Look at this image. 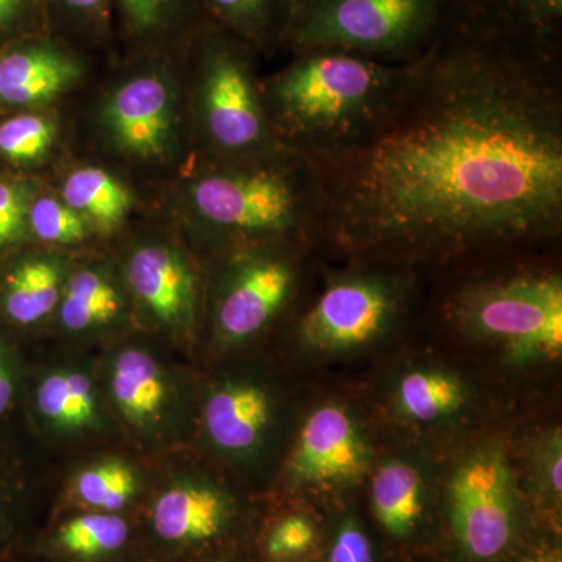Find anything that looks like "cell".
<instances>
[{
    "mask_svg": "<svg viewBox=\"0 0 562 562\" xmlns=\"http://www.w3.org/2000/svg\"><path fill=\"white\" fill-rule=\"evenodd\" d=\"M317 241L408 262L550 243L562 232L561 46L450 24L380 120L306 158Z\"/></svg>",
    "mask_w": 562,
    "mask_h": 562,
    "instance_id": "1",
    "label": "cell"
},
{
    "mask_svg": "<svg viewBox=\"0 0 562 562\" xmlns=\"http://www.w3.org/2000/svg\"><path fill=\"white\" fill-rule=\"evenodd\" d=\"M408 63L341 50L295 54L261 85L273 136L303 158L346 146L380 120L405 80Z\"/></svg>",
    "mask_w": 562,
    "mask_h": 562,
    "instance_id": "2",
    "label": "cell"
},
{
    "mask_svg": "<svg viewBox=\"0 0 562 562\" xmlns=\"http://www.w3.org/2000/svg\"><path fill=\"white\" fill-rule=\"evenodd\" d=\"M220 161L188 188L192 213L205 227L250 244L317 241L321 194L306 158L281 149Z\"/></svg>",
    "mask_w": 562,
    "mask_h": 562,
    "instance_id": "3",
    "label": "cell"
},
{
    "mask_svg": "<svg viewBox=\"0 0 562 562\" xmlns=\"http://www.w3.org/2000/svg\"><path fill=\"white\" fill-rule=\"evenodd\" d=\"M452 24L449 0H291L280 46L406 63Z\"/></svg>",
    "mask_w": 562,
    "mask_h": 562,
    "instance_id": "4",
    "label": "cell"
},
{
    "mask_svg": "<svg viewBox=\"0 0 562 562\" xmlns=\"http://www.w3.org/2000/svg\"><path fill=\"white\" fill-rule=\"evenodd\" d=\"M450 317L472 338L516 362L552 361L562 351V277L550 269L514 271L465 283Z\"/></svg>",
    "mask_w": 562,
    "mask_h": 562,
    "instance_id": "5",
    "label": "cell"
},
{
    "mask_svg": "<svg viewBox=\"0 0 562 562\" xmlns=\"http://www.w3.org/2000/svg\"><path fill=\"white\" fill-rule=\"evenodd\" d=\"M198 60V114L217 160H249L283 149L273 136L254 49L213 22L191 38Z\"/></svg>",
    "mask_w": 562,
    "mask_h": 562,
    "instance_id": "6",
    "label": "cell"
},
{
    "mask_svg": "<svg viewBox=\"0 0 562 562\" xmlns=\"http://www.w3.org/2000/svg\"><path fill=\"white\" fill-rule=\"evenodd\" d=\"M412 281L397 269L360 268L325 284L299 322V341L317 353H344L379 341L398 324Z\"/></svg>",
    "mask_w": 562,
    "mask_h": 562,
    "instance_id": "7",
    "label": "cell"
},
{
    "mask_svg": "<svg viewBox=\"0 0 562 562\" xmlns=\"http://www.w3.org/2000/svg\"><path fill=\"white\" fill-rule=\"evenodd\" d=\"M449 517L458 547L469 560L495 561L512 549L520 501L502 449L486 446L462 458L449 483Z\"/></svg>",
    "mask_w": 562,
    "mask_h": 562,
    "instance_id": "8",
    "label": "cell"
},
{
    "mask_svg": "<svg viewBox=\"0 0 562 562\" xmlns=\"http://www.w3.org/2000/svg\"><path fill=\"white\" fill-rule=\"evenodd\" d=\"M297 241L266 243L233 260L221 281L216 327L225 341L260 333L284 308L297 283Z\"/></svg>",
    "mask_w": 562,
    "mask_h": 562,
    "instance_id": "9",
    "label": "cell"
},
{
    "mask_svg": "<svg viewBox=\"0 0 562 562\" xmlns=\"http://www.w3.org/2000/svg\"><path fill=\"white\" fill-rule=\"evenodd\" d=\"M171 81L158 69L122 81L103 103V131L114 147L136 160H161L176 139L177 110Z\"/></svg>",
    "mask_w": 562,
    "mask_h": 562,
    "instance_id": "10",
    "label": "cell"
},
{
    "mask_svg": "<svg viewBox=\"0 0 562 562\" xmlns=\"http://www.w3.org/2000/svg\"><path fill=\"white\" fill-rule=\"evenodd\" d=\"M371 465V447L349 409L327 403L303 425L290 461L292 479L314 486H346Z\"/></svg>",
    "mask_w": 562,
    "mask_h": 562,
    "instance_id": "11",
    "label": "cell"
},
{
    "mask_svg": "<svg viewBox=\"0 0 562 562\" xmlns=\"http://www.w3.org/2000/svg\"><path fill=\"white\" fill-rule=\"evenodd\" d=\"M83 77V61L65 41L44 33L0 52V103L36 106L57 99Z\"/></svg>",
    "mask_w": 562,
    "mask_h": 562,
    "instance_id": "12",
    "label": "cell"
},
{
    "mask_svg": "<svg viewBox=\"0 0 562 562\" xmlns=\"http://www.w3.org/2000/svg\"><path fill=\"white\" fill-rule=\"evenodd\" d=\"M127 281L140 303L171 327H188L195 316L198 286L190 265L166 244H147L133 251Z\"/></svg>",
    "mask_w": 562,
    "mask_h": 562,
    "instance_id": "13",
    "label": "cell"
},
{
    "mask_svg": "<svg viewBox=\"0 0 562 562\" xmlns=\"http://www.w3.org/2000/svg\"><path fill=\"white\" fill-rule=\"evenodd\" d=\"M452 24L561 46L562 0H449Z\"/></svg>",
    "mask_w": 562,
    "mask_h": 562,
    "instance_id": "14",
    "label": "cell"
},
{
    "mask_svg": "<svg viewBox=\"0 0 562 562\" xmlns=\"http://www.w3.org/2000/svg\"><path fill=\"white\" fill-rule=\"evenodd\" d=\"M271 420V395L260 384H224L206 402V432L211 441L225 452L254 450L265 438Z\"/></svg>",
    "mask_w": 562,
    "mask_h": 562,
    "instance_id": "15",
    "label": "cell"
},
{
    "mask_svg": "<svg viewBox=\"0 0 562 562\" xmlns=\"http://www.w3.org/2000/svg\"><path fill=\"white\" fill-rule=\"evenodd\" d=\"M231 519V502L209 486H176L155 503L151 525L166 542H203L217 538Z\"/></svg>",
    "mask_w": 562,
    "mask_h": 562,
    "instance_id": "16",
    "label": "cell"
},
{
    "mask_svg": "<svg viewBox=\"0 0 562 562\" xmlns=\"http://www.w3.org/2000/svg\"><path fill=\"white\" fill-rule=\"evenodd\" d=\"M122 32L143 50L190 41L210 22L203 0H113Z\"/></svg>",
    "mask_w": 562,
    "mask_h": 562,
    "instance_id": "17",
    "label": "cell"
},
{
    "mask_svg": "<svg viewBox=\"0 0 562 562\" xmlns=\"http://www.w3.org/2000/svg\"><path fill=\"white\" fill-rule=\"evenodd\" d=\"M373 514L391 538L408 539L425 512V480L420 469L406 460H390L372 476Z\"/></svg>",
    "mask_w": 562,
    "mask_h": 562,
    "instance_id": "18",
    "label": "cell"
},
{
    "mask_svg": "<svg viewBox=\"0 0 562 562\" xmlns=\"http://www.w3.org/2000/svg\"><path fill=\"white\" fill-rule=\"evenodd\" d=\"M394 403L405 419L436 424L464 409L469 403V386L457 373L443 369H417L398 380Z\"/></svg>",
    "mask_w": 562,
    "mask_h": 562,
    "instance_id": "19",
    "label": "cell"
},
{
    "mask_svg": "<svg viewBox=\"0 0 562 562\" xmlns=\"http://www.w3.org/2000/svg\"><path fill=\"white\" fill-rule=\"evenodd\" d=\"M210 22L250 49L280 46L291 0H203Z\"/></svg>",
    "mask_w": 562,
    "mask_h": 562,
    "instance_id": "20",
    "label": "cell"
},
{
    "mask_svg": "<svg viewBox=\"0 0 562 562\" xmlns=\"http://www.w3.org/2000/svg\"><path fill=\"white\" fill-rule=\"evenodd\" d=\"M61 201L88 224L103 232L114 231L132 209V192L110 172L81 168L70 173L61 187Z\"/></svg>",
    "mask_w": 562,
    "mask_h": 562,
    "instance_id": "21",
    "label": "cell"
},
{
    "mask_svg": "<svg viewBox=\"0 0 562 562\" xmlns=\"http://www.w3.org/2000/svg\"><path fill=\"white\" fill-rule=\"evenodd\" d=\"M111 392L122 414L135 424L157 419L166 397L165 380L157 362L136 349L122 351L114 361Z\"/></svg>",
    "mask_w": 562,
    "mask_h": 562,
    "instance_id": "22",
    "label": "cell"
},
{
    "mask_svg": "<svg viewBox=\"0 0 562 562\" xmlns=\"http://www.w3.org/2000/svg\"><path fill=\"white\" fill-rule=\"evenodd\" d=\"M61 297V269L54 260H29L11 271L3 291V310L16 324L46 317Z\"/></svg>",
    "mask_w": 562,
    "mask_h": 562,
    "instance_id": "23",
    "label": "cell"
},
{
    "mask_svg": "<svg viewBox=\"0 0 562 562\" xmlns=\"http://www.w3.org/2000/svg\"><path fill=\"white\" fill-rule=\"evenodd\" d=\"M121 295L101 272L85 269L70 277L61 299L60 319L70 331L109 324L121 312Z\"/></svg>",
    "mask_w": 562,
    "mask_h": 562,
    "instance_id": "24",
    "label": "cell"
},
{
    "mask_svg": "<svg viewBox=\"0 0 562 562\" xmlns=\"http://www.w3.org/2000/svg\"><path fill=\"white\" fill-rule=\"evenodd\" d=\"M36 405L46 419L65 428L87 427L95 417L91 382L79 372L47 376L36 392Z\"/></svg>",
    "mask_w": 562,
    "mask_h": 562,
    "instance_id": "25",
    "label": "cell"
},
{
    "mask_svg": "<svg viewBox=\"0 0 562 562\" xmlns=\"http://www.w3.org/2000/svg\"><path fill=\"white\" fill-rule=\"evenodd\" d=\"M128 525L114 514H87L63 525L58 543L79 558H95L120 550L128 539Z\"/></svg>",
    "mask_w": 562,
    "mask_h": 562,
    "instance_id": "26",
    "label": "cell"
},
{
    "mask_svg": "<svg viewBox=\"0 0 562 562\" xmlns=\"http://www.w3.org/2000/svg\"><path fill=\"white\" fill-rule=\"evenodd\" d=\"M138 482L131 465L121 461H106L81 472L76 492L85 505L105 513L120 512L133 495Z\"/></svg>",
    "mask_w": 562,
    "mask_h": 562,
    "instance_id": "27",
    "label": "cell"
},
{
    "mask_svg": "<svg viewBox=\"0 0 562 562\" xmlns=\"http://www.w3.org/2000/svg\"><path fill=\"white\" fill-rule=\"evenodd\" d=\"M55 135L57 128L49 117L18 114L0 122V155L13 165H33L49 154Z\"/></svg>",
    "mask_w": 562,
    "mask_h": 562,
    "instance_id": "28",
    "label": "cell"
},
{
    "mask_svg": "<svg viewBox=\"0 0 562 562\" xmlns=\"http://www.w3.org/2000/svg\"><path fill=\"white\" fill-rule=\"evenodd\" d=\"M27 225L44 243H79L88 233V222L65 202L54 198H40L31 203Z\"/></svg>",
    "mask_w": 562,
    "mask_h": 562,
    "instance_id": "29",
    "label": "cell"
},
{
    "mask_svg": "<svg viewBox=\"0 0 562 562\" xmlns=\"http://www.w3.org/2000/svg\"><path fill=\"white\" fill-rule=\"evenodd\" d=\"M530 476L532 486L543 498L561 502L562 494V436L560 428L539 436L531 443Z\"/></svg>",
    "mask_w": 562,
    "mask_h": 562,
    "instance_id": "30",
    "label": "cell"
},
{
    "mask_svg": "<svg viewBox=\"0 0 562 562\" xmlns=\"http://www.w3.org/2000/svg\"><path fill=\"white\" fill-rule=\"evenodd\" d=\"M50 14L55 11L68 20L77 31L103 38L111 31L113 0H46Z\"/></svg>",
    "mask_w": 562,
    "mask_h": 562,
    "instance_id": "31",
    "label": "cell"
},
{
    "mask_svg": "<svg viewBox=\"0 0 562 562\" xmlns=\"http://www.w3.org/2000/svg\"><path fill=\"white\" fill-rule=\"evenodd\" d=\"M31 188L22 181L0 179V246L16 243L27 227Z\"/></svg>",
    "mask_w": 562,
    "mask_h": 562,
    "instance_id": "32",
    "label": "cell"
},
{
    "mask_svg": "<svg viewBox=\"0 0 562 562\" xmlns=\"http://www.w3.org/2000/svg\"><path fill=\"white\" fill-rule=\"evenodd\" d=\"M47 22L46 0H0V40L46 33Z\"/></svg>",
    "mask_w": 562,
    "mask_h": 562,
    "instance_id": "33",
    "label": "cell"
},
{
    "mask_svg": "<svg viewBox=\"0 0 562 562\" xmlns=\"http://www.w3.org/2000/svg\"><path fill=\"white\" fill-rule=\"evenodd\" d=\"M314 539V525L306 517L290 516L273 528L269 536L268 552L276 560H288L308 552Z\"/></svg>",
    "mask_w": 562,
    "mask_h": 562,
    "instance_id": "34",
    "label": "cell"
},
{
    "mask_svg": "<svg viewBox=\"0 0 562 562\" xmlns=\"http://www.w3.org/2000/svg\"><path fill=\"white\" fill-rule=\"evenodd\" d=\"M328 562H375L371 539L361 525L346 519L333 538Z\"/></svg>",
    "mask_w": 562,
    "mask_h": 562,
    "instance_id": "35",
    "label": "cell"
},
{
    "mask_svg": "<svg viewBox=\"0 0 562 562\" xmlns=\"http://www.w3.org/2000/svg\"><path fill=\"white\" fill-rule=\"evenodd\" d=\"M13 373H11L9 358L0 346V416L7 412L13 397Z\"/></svg>",
    "mask_w": 562,
    "mask_h": 562,
    "instance_id": "36",
    "label": "cell"
},
{
    "mask_svg": "<svg viewBox=\"0 0 562 562\" xmlns=\"http://www.w3.org/2000/svg\"><path fill=\"white\" fill-rule=\"evenodd\" d=\"M522 562H561L560 554L549 552V550H539V552L525 558Z\"/></svg>",
    "mask_w": 562,
    "mask_h": 562,
    "instance_id": "37",
    "label": "cell"
}]
</instances>
